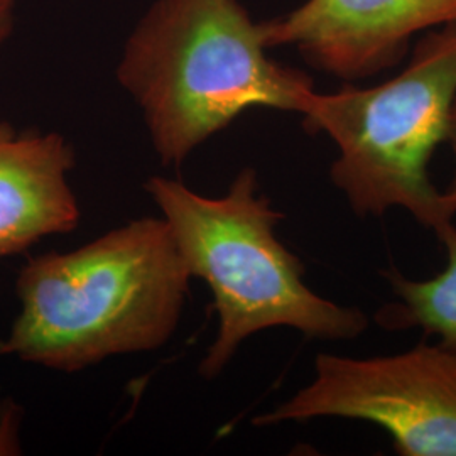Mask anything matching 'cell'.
<instances>
[{
	"label": "cell",
	"mask_w": 456,
	"mask_h": 456,
	"mask_svg": "<svg viewBox=\"0 0 456 456\" xmlns=\"http://www.w3.org/2000/svg\"><path fill=\"white\" fill-rule=\"evenodd\" d=\"M456 98V24L426 36L397 77L369 88L313 90L301 117L306 131L326 134L338 149L333 184L359 216L408 210L435 230L456 213L433 184L429 163L448 141Z\"/></svg>",
	"instance_id": "4"
},
{
	"label": "cell",
	"mask_w": 456,
	"mask_h": 456,
	"mask_svg": "<svg viewBox=\"0 0 456 456\" xmlns=\"http://www.w3.org/2000/svg\"><path fill=\"white\" fill-rule=\"evenodd\" d=\"M16 16L17 0H0V48L14 31Z\"/></svg>",
	"instance_id": "9"
},
{
	"label": "cell",
	"mask_w": 456,
	"mask_h": 456,
	"mask_svg": "<svg viewBox=\"0 0 456 456\" xmlns=\"http://www.w3.org/2000/svg\"><path fill=\"white\" fill-rule=\"evenodd\" d=\"M191 279L163 216L33 257L17 274L19 313L0 355L80 372L158 350L180 325Z\"/></svg>",
	"instance_id": "1"
},
{
	"label": "cell",
	"mask_w": 456,
	"mask_h": 456,
	"mask_svg": "<svg viewBox=\"0 0 456 456\" xmlns=\"http://www.w3.org/2000/svg\"><path fill=\"white\" fill-rule=\"evenodd\" d=\"M456 24V0H305L262 22L269 48L293 46L308 65L355 82L395 65L421 31Z\"/></svg>",
	"instance_id": "6"
},
{
	"label": "cell",
	"mask_w": 456,
	"mask_h": 456,
	"mask_svg": "<svg viewBox=\"0 0 456 456\" xmlns=\"http://www.w3.org/2000/svg\"><path fill=\"white\" fill-rule=\"evenodd\" d=\"M158 205L191 277L213 296L218 330L198 365L207 380L225 370L240 345L271 328H291L313 340H354L369 318L322 297L305 282V265L276 235L282 213L262 195L254 167H244L224 196H203L183 181L152 176Z\"/></svg>",
	"instance_id": "3"
},
{
	"label": "cell",
	"mask_w": 456,
	"mask_h": 456,
	"mask_svg": "<svg viewBox=\"0 0 456 456\" xmlns=\"http://www.w3.org/2000/svg\"><path fill=\"white\" fill-rule=\"evenodd\" d=\"M436 235L448 254L446 267L426 281H412L395 269L384 273L395 301L377 311L375 322L391 331L418 328L456 348V227L450 224Z\"/></svg>",
	"instance_id": "8"
},
{
	"label": "cell",
	"mask_w": 456,
	"mask_h": 456,
	"mask_svg": "<svg viewBox=\"0 0 456 456\" xmlns=\"http://www.w3.org/2000/svg\"><path fill=\"white\" fill-rule=\"evenodd\" d=\"M73 167L75 149L65 135L0 120V259L78 227Z\"/></svg>",
	"instance_id": "7"
},
{
	"label": "cell",
	"mask_w": 456,
	"mask_h": 456,
	"mask_svg": "<svg viewBox=\"0 0 456 456\" xmlns=\"http://www.w3.org/2000/svg\"><path fill=\"white\" fill-rule=\"evenodd\" d=\"M448 141H450L452 149H453V154H455L456 161V98L455 102H453V107H452V115H450V131H448ZM443 196H444L446 203L450 205V208H452V210L456 213V171L455 176H453V180H452L450 186H448V190H446V191H443Z\"/></svg>",
	"instance_id": "10"
},
{
	"label": "cell",
	"mask_w": 456,
	"mask_h": 456,
	"mask_svg": "<svg viewBox=\"0 0 456 456\" xmlns=\"http://www.w3.org/2000/svg\"><path fill=\"white\" fill-rule=\"evenodd\" d=\"M342 418L380 426L404 456H456V348L443 343L377 357L320 354L314 377L256 426Z\"/></svg>",
	"instance_id": "5"
},
{
	"label": "cell",
	"mask_w": 456,
	"mask_h": 456,
	"mask_svg": "<svg viewBox=\"0 0 456 456\" xmlns=\"http://www.w3.org/2000/svg\"><path fill=\"white\" fill-rule=\"evenodd\" d=\"M240 0H154L117 63L163 166H180L250 109L301 114L313 80L279 65Z\"/></svg>",
	"instance_id": "2"
}]
</instances>
